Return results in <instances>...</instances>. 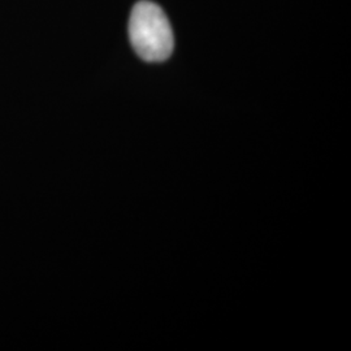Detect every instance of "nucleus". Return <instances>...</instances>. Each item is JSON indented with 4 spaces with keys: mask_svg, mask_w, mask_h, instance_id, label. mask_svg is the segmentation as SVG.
<instances>
[{
    "mask_svg": "<svg viewBox=\"0 0 351 351\" xmlns=\"http://www.w3.org/2000/svg\"><path fill=\"white\" fill-rule=\"evenodd\" d=\"M129 38L139 58L150 63L167 60L175 49L173 32L167 14L150 0H142L133 7Z\"/></svg>",
    "mask_w": 351,
    "mask_h": 351,
    "instance_id": "f257e3e1",
    "label": "nucleus"
}]
</instances>
